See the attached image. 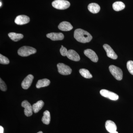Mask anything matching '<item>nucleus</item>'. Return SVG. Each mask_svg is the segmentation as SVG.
I'll return each mask as SVG.
<instances>
[{
	"label": "nucleus",
	"mask_w": 133,
	"mask_h": 133,
	"mask_svg": "<svg viewBox=\"0 0 133 133\" xmlns=\"http://www.w3.org/2000/svg\"><path fill=\"white\" fill-rule=\"evenodd\" d=\"M9 59L7 57L1 54L0 55V63L2 64H8L9 63Z\"/></svg>",
	"instance_id": "23"
},
{
	"label": "nucleus",
	"mask_w": 133,
	"mask_h": 133,
	"mask_svg": "<svg viewBox=\"0 0 133 133\" xmlns=\"http://www.w3.org/2000/svg\"><path fill=\"white\" fill-rule=\"evenodd\" d=\"M22 106L24 108V114L26 116L29 117L33 114V109L32 106L30 103L27 100H24L22 103Z\"/></svg>",
	"instance_id": "7"
},
{
	"label": "nucleus",
	"mask_w": 133,
	"mask_h": 133,
	"mask_svg": "<svg viewBox=\"0 0 133 133\" xmlns=\"http://www.w3.org/2000/svg\"><path fill=\"white\" fill-rule=\"evenodd\" d=\"M100 93L103 97L109 98L112 100H117L119 98L118 95L116 94L105 89L101 90L100 91Z\"/></svg>",
	"instance_id": "6"
},
{
	"label": "nucleus",
	"mask_w": 133,
	"mask_h": 133,
	"mask_svg": "<svg viewBox=\"0 0 133 133\" xmlns=\"http://www.w3.org/2000/svg\"><path fill=\"white\" fill-rule=\"evenodd\" d=\"M79 72L80 74L86 78H91L92 77V75L88 70L84 69H80Z\"/></svg>",
	"instance_id": "22"
},
{
	"label": "nucleus",
	"mask_w": 133,
	"mask_h": 133,
	"mask_svg": "<svg viewBox=\"0 0 133 133\" xmlns=\"http://www.w3.org/2000/svg\"><path fill=\"white\" fill-rule=\"evenodd\" d=\"M50 81L48 79H43L38 80L36 85V87L37 88H40L42 87H45L49 85Z\"/></svg>",
	"instance_id": "17"
},
{
	"label": "nucleus",
	"mask_w": 133,
	"mask_h": 133,
	"mask_svg": "<svg viewBox=\"0 0 133 133\" xmlns=\"http://www.w3.org/2000/svg\"><path fill=\"white\" fill-rule=\"evenodd\" d=\"M109 70L115 78L117 80L120 81L123 78V72L120 68L114 65L109 66Z\"/></svg>",
	"instance_id": "3"
},
{
	"label": "nucleus",
	"mask_w": 133,
	"mask_h": 133,
	"mask_svg": "<svg viewBox=\"0 0 133 133\" xmlns=\"http://www.w3.org/2000/svg\"><path fill=\"white\" fill-rule=\"evenodd\" d=\"M50 114L49 111L47 110L44 112L43 116L42 118V121L43 123L46 125H49L50 121Z\"/></svg>",
	"instance_id": "21"
},
{
	"label": "nucleus",
	"mask_w": 133,
	"mask_h": 133,
	"mask_svg": "<svg viewBox=\"0 0 133 133\" xmlns=\"http://www.w3.org/2000/svg\"><path fill=\"white\" fill-rule=\"evenodd\" d=\"M114 133H118V132H117V131H116V132H114Z\"/></svg>",
	"instance_id": "30"
},
{
	"label": "nucleus",
	"mask_w": 133,
	"mask_h": 133,
	"mask_svg": "<svg viewBox=\"0 0 133 133\" xmlns=\"http://www.w3.org/2000/svg\"><path fill=\"white\" fill-rule=\"evenodd\" d=\"M66 56L69 59L75 62H78L80 59L78 54L73 50H69L68 51Z\"/></svg>",
	"instance_id": "14"
},
{
	"label": "nucleus",
	"mask_w": 133,
	"mask_h": 133,
	"mask_svg": "<svg viewBox=\"0 0 133 133\" xmlns=\"http://www.w3.org/2000/svg\"><path fill=\"white\" fill-rule=\"evenodd\" d=\"M52 5L53 7L57 9L64 10L70 6V3L65 0H55L52 3Z\"/></svg>",
	"instance_id": "4"
},
{
	"label": "nucleus",
	"mask_w": 133,
	"mask_h": 133,
	"mask_svg": "<svg viewBox=\"0 0 133 133\" xmlns=\"http://www.w3.org/2000/svg\"><path fill=\"white\" fill-rule=\"evenodd\" d=\"M84 54L93 62L96 63L98 60L97 55L92 50L90 49L85 50Z\"/></svg>",
	"instance_id": "10"
},
{
	"label": "nucleus",
	"mask_w": 133,
	"mask_h": 133,
	"mask_svg": "<svg viewBox=\"0 0 133 133\" xmlns=\"http://www.w3.org/2000/svg\"><path fill=\"white\" fill-rule=\"evenodd\" d=\"M33 79H34V77L33 75L31 74L28 75L22 82L21 84L22 88L24 90L28 89L32 84Z\"/></svg>",
	"instance_id": "8"
},
{
	"label": "nucleus",
	"mask_w": 133,
	"mask_h": 133,
	"mask_svg": "<svg viewBox=\"0 0 133 133\" xmlns=\"http://www.w3.org/2000/svg\"><path fill=\"white\" fill-rule=\"evenodd\" d=\"M9 37L12 41L14 42H17L22 39L23 37V35L22 34L16 33L14 32H11L8 34Z\"/></svg>",
	"instance_id": "19"
},
{
	"label": "nucleus",
	"mask_w": 133,
	"mask_h": 133,
	"mask_svg": "<svg viewBox=\"0 0 133 133\" xmlns=\"http://www.w3.org/2000/svg\"><path fill=\"white\" fill-rule=\"evenodd\" d=\"M103 48L107 52V56L111 59H116L118 58V56L114 52V50L107 44H104L103 45Z\"/></svg>",
	"instance_id": "11"
},
{
	"label": "nucleus",
	"mask_w": 133,
	"mask_h": 133,
	"mask_svg": "<svg viewBox=\"0 0 133 133\" xmlns=\"http://www.w3.org/2000/svg\"><path fill=\"white\" fill-rule=\"evenodd\" d=\"M37 133H43V132L42 131H39V132H38Z\"/></svg>",
	"instance_id": "28"
},
{
	"label": "nucleus",
	"mask_w": 133,
	"mask_h": 133,
	"mask_svg": "<svg viewBox=\"0 0 133 133\" xmlns=\"http://www.w3.org/2000/svg\"><path fill=\"white\" fill-rule=\"evenodd\" d=\"M30 19L28 16L24 15H21L17 16L15 22L18 25H23L29 22Z\"/></svg>",
	"instance_id": "9"
},
{
	"label": "nucleus",
	"mask_w": 133,
	"mask_h": 133,
	"mask_svg": "<svg viewBox=\"0 0 133 133\" xmlns=\"http://www.w3.org/2000/svg\"><path fill=\"white\" fill-rule=\"evenodd\" d=\"M88 10L93 14H97L100 10V7L98 4L96 3H91L88 5Z\"/></svg>",
	"instance_id": "16"
},
{
	"label": "nucleus",
	"mask_w": 133,
	"mask_h": 133,
	"mask_svg": "<svg viewBox=\"0 0 133 133\" xmlns=\"http://www.w3.org/2000/svg\"><path fill=\"white\" fill-rule=\"evenodd\" d=\"M44 102L42 100L38 101L36 103H35L32 105L33 111L35 113L39 112L43 107Z\"/></svg>",
	"instance_id": "18"
},
{
	"label": "nucleus",
	"mask_w": 133,
	"mask_h": 133,
	"mask_svg": "<svg viewBox=\"0 0 133 133\" xmlns=\"http://www.w3.org/2000/svg\"><path fill=\"white\" fill-rule=\"evenodd\" d=\"M4 132V128L2 126H0V133H3Z\"/></svg>",
	"instance_id": "27"
},
{
	"label": "nucleus",
	"mask_w": 133,
	"mask_h": 133,
	"mask_svg": "<svg viewBox=\"0 0 133 133\" xmlns=\"http://www.w3.org/2000/svg\"><path fill=\"white\" fill-rule=\"evenodd\" d=\"M58 70L59 74L63 75H69L71 74L72 69L70 66L62 63L57 65Z\"/></svg>",
	"instance_id": "5"
},
{
	"label": "nucleus",
	"mask_w": 133,
	"mask_h": 133,
	"mask_svg": "<svg viewBox=\"0 0 133 133\" xmlns=\"http://www.w3.org/2000/svg\"><path fill=\"white\" fill-rule=\"evenodd\" d=\"M58 28L63 31H69L73 29V26L68 22H62L59 24Z\"/></svg>",
	"instance_id": "15"
},
{
	"label": "nucleus",
	"mask_w": 133,
	"mask_h": 133,
	"mask_svg": "<svg viewBox=\"0 0 133 133\" xmlns=\"http://www.w3.org/2000/svg\"><path fill=\"white\" fill-rule=\"evenodd\" d=\"M0 89L1 90L3 91H6L7 90V87L6 84L1 78L0 79Z\"/></svg>",
	"instance_id": "25"
},
{
	"label": "nucleus",
	"mask_w": 133,
	"mask_h": 133,
	"mask_svg": "<svg viewBox=\"0 0 133 133\" xmlns=\"http://www.w3.org/2000/svg\"><path fill=\"white\" fill-rule=\"evenodd\" d=\"M112 7L114 10L116 11H119L125 8V5L123 2L117 1L113 4Z\"/></svg>",
	"instance_id": "20"
},
{
	"label": "nucleus",
	"mask_w": 133,
	"mask_h": 133,
	"mask_svg": "<svg viewBox=\"0 0 133 133\" xmlns=\"http://www.w3.org/2000/svg\"><path fill=\"white\" fill-rule=\"evenodd\" d=\"M74 37L78 42L83 43L89 42L92 38V36L90 33L81 29L75 30Z\"/></svg>",
	"instance_id": "1"
},
{
	"label": "nucleus",
	"mask_w": 133,
	"mask_h": 133,
	"mask_svg": "<svg viewBox=\"0 0 133 133\" xmlns=\"http://www.w3.org/2000/svg\"><path fill=\"white\" fill-rule=\"evenodd\" d=\"M37 52L36 50L34 48L30 46H24L18 50V54L22 57H27L34 54Z\"/></svg>",
	"instance_id": "2"
},
{
	"label": "nucleus",
	"mask_w": 133,
	"mask_h": 133,
	"mask_svg": "<svg viewBox=\"0 0 133 133\" xmlns=\"http://www.w3.org/2000/svg\"><path fill=\"white\" fill-rule=\"evenodd\" d=\"M0 3H1V5H0V6H1H1L2 5V3L1 2H0Z\"/></svg>",
	"instance_id": "29"
},
{
	"label": "nucleus",
	"mask_w": 133,
	"mask_h": 133,
	"mask_svg": "<svg viewBox=\"0 0 133 133\" xmlns=\"http://www.w3.org/2000/svg\"><path fill=\"white\" fill-rule=\"evenodd\" d=\"M105 127L108 132L110 133H114L117 130L116 124L112 121L108 120L106 122Z\"/></svg>",
	"instance_id": "13"
},
{
	"label": "nucleus",
	"mask_w": 133,
	"mask_h": 133,
	"mask_svg": "<svg viewBox=\"0 0 133 133\" xmlns=\"http://www.w3.org/2000/svg\"><path fill=\"white\" fill-rule=\"evenodd\" d=\"M46 36L52 41H61L64 38V35L61 33H51L46 35Z\"/></svg>",
	"instance_id": "12"
},
{
	"label": "nucleus",
	"mask_w": 133,
	"mask_h": 133,
	"mask_svg": "<svg viewBox=\"0 0 133 133\" xmlns=\"http://www.w3.org/2000/svg\"><path fill=\"white\" fill-rule=\"evenodd\" d=\"M68 51L66 48L64 47L63 45H62V47H61L60 49V52L62 56H66V55H67Z\"/></svg>",
	"instance_id": "26"
},
{
	"label": "nucleus",
	"mask_w": 133,
	"mask_h": 133,
	"mask_svg": "<svg viewBox=\"0 0 133 133\" xmlns=\"http://www.w3.org/2000/svg\"><path fill=\"white\" fill-rule=\"evenodd\" d=\"M127 68L130 74L133 75V61L130 60L128 62Z\"/></svg>",
	"instance_id": "24"
}]
</instances>
